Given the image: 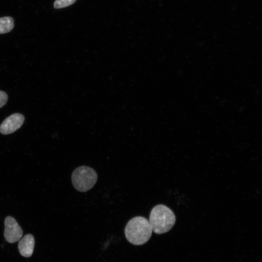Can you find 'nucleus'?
Instances as JSON below:
<instances>
[{"label": "nucleus", "mask_w": 262, "mask_h": 262, "mask_svg": "<svg viewBox=\"0 0 262 262\" xmlns=\"http://www.w3.org/2000/svg\"><path fill=\"white\" fill-rule=\"evenodd\" d=\"M7 100V94L5 92L0 90V108L2 107L5 105Z\"/></svg>", "instance_id": "1a4fd4ad"}, {"label": "nucleus", "mask_w": 262, "mask_h": 262, "mask_svg": "<svg viewBox=\"0 0 262 262\" xmlns=\"http://www.w3.org/2000/svg\"><path fill=\"white\" fill-rule=\"evenodd\" d=\"M76 0H55L54 7L55 9H60L68 6L74 3Z\"/></svg>", "instance_id": "6e6552de"}, {"label": "nucleus", "mask_w": 262, "mask_h": 262, "mask_svg": "<svg viewBox=\"0 0 262 262\" xmlns=\"http://www.w3.org/2000/svg\"><path fill=\"white\" fill-rule=\"evenodd\" d=\"M14 27L13 18L9 16L0 17V34L10 32Z\"/></svg>", "instance_id": "0eeeda50"}, {"label": "nucleus", "mask_w": 262, "mask_h": 262, "mask_svg": "<svg viewBox=\"0 0 262 262\" xmlns=\"http://www.w3.org/2000/svg\"><path fill=\"white\" fill-rule=\"evenodd\" d=\"M148 221L152 231L161 234L168 232L172 228L176 222V216L168 207L159 204L151 210Z\"/></svg>", "instance_id": "f03ea898"}, {"label": "nucleus", "mask_w": 262, "mask_h": 262, "mask_svg": "<svg viewBox=\"0 0 262 262\" xmlns=\"http://www.w3.org/2000/svg\"><path fill=\"white\" fill-rule=\"evenodd\" d=\"M98 175L92 168L81 166L76 168L71 175L74 187L78 191L85 192L91 189L96 184Z\"/></svg>", "instance_id": "7ed1b4c3"}, {"label": "nucleus", "mask_w": 262, "mask_h": 262, "mask_svg": "<svg viewBox=\"0 0 262 262\" xmlns=\"http://www.w3.org/2000/svg\"><path fill=\"white\" fill-rule=\"evenodd\" d=\"M4 225V236L8 242L14 243L21 239L23 230L14 217L7 216L5 219Z\"/></svg>", "instance_id": "20e7f679"}, {"label": "nucleus", "mask_w": 262, "mask_h": 262, "mask_svg": "<svg viewBox=\"0 0 262 262\" xmlns=\"http://www.w3.org/2000/svg\"><path fill=\"white\" fill-rule=\"evenodd\" d=\"M34 239L30 234L25 235L19 242L18 248L20 254L24 257H30L33 254Z\"/></svg>", "instance_id": "423d86ee"}, {"label": "nucleus", "mask_w": 262, "mask_h": 262, "mask_svg": "<svg viewBox=\"0 0 262 262\" xmlns=\"http://www.w3.org/2000/svg\"><path fill=\"white\" fill-rule=\"evenodd\" d=\"M23 115L15 113L7 117L0 126V132L4 135L11 134L19 129L24 122Z\"/></svg>", "instance_id": "39448f33"}, {"label": "nucleus", "mask_w": 262, "mask_h": 262, "mask_svg": "<svg viewBox=\"0 0 262 262\" xmlns=\"http://www.w3.org/2000/svg\"><path fill=\"white\" fill-rule=\"evenodd\" d=\"M152 230L149 221L143 216H136L127 223L125 234L127 240L134 245H142L150 238Z\"/></svg>", "instance_id": "f257e3e1"}]
</instances>
